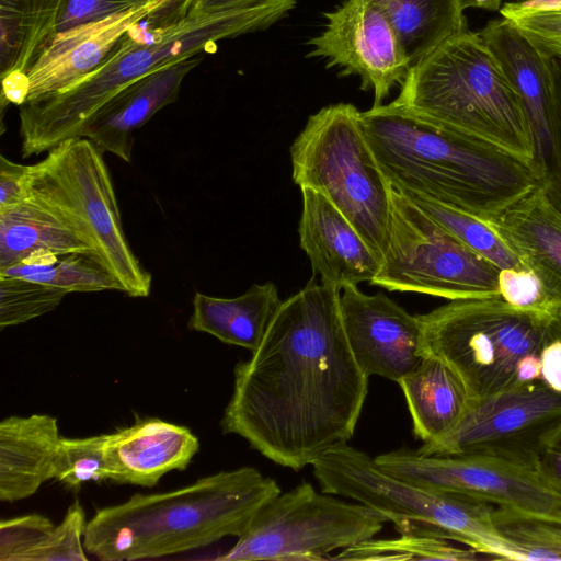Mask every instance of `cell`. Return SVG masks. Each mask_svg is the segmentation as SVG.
<instances>
[{
  "label": "cell",
  "mask_w": 561,
  "mask_h": 561,
  "mask_svg": "<svg viewBox=\"0 0 561 561\" xmlns=\"http://www.w3.org/2000/svg\"><path fill=\"white\" fill-rule=\"evenodd\" d=\"M341 290L310 280L282 300L259 347L234 367L224 434L299 471L354 435L368 376L348 346Z\"/></svg>",
  "instance_id": "6da1fadb"
},
{
  "label": "cell",
  "mask_w": 561,
  "mask_h": 561,
  "mask_svg": "<svg viewBox=\"0 0 561 561\" xmlns=\"http://www.w3.org/2000/svg\"><path fill=\"white\" fill-rule=\"evenodd\" d=\"M360 121L382 174L401 193L490 220L540 184L524 160L394 101L360 112Z\"/></svg>",
  "instance_id": "7a4b0ae2"
},
{
  "label": "cell",
  "mask_w": 561,
  "mask_h": 561,
  "mask_svg": "<svg viewBox=\"0 0 561 561\" xmlns=\"http://www.w3.org/2000/svg\"><path fill=\"white\" fill-rule=\"evenodd\" d=\"M295 5L296 0H263L205 15H186L161 27L140 22L93 72L65 90L19 106L22 158L80 137L90 119L134 81L165 65L213 53L222 39L266 28Z\"/></svg>",
  "instance_id": "3957f363"
},
{
  "label": "cell",
  "mask_w": 561,
  "mask_h": 561,
  "mask_svg": "<svg viewBox=\"0 0 561 561\" xmlns=\"http://www.w3.org/2000/svg\"><path fill=\"white\" fill-rule=\"evenodd\" d=\"M278 483L244 466L162 493H136L87 523L84 549L102 561L161 558L240 537L280 493Z\"/></svg>",
  "instance_id": "277c9868"
},
{
  "label": "cell",
  "mask_w": 561,
  "mask_h": 561,
  "mask_svg": "<svg viewBox=\"0 0 561 561\" xmlns=\"http://www.w3.org/2000/svg\"><path fill=\"white\" fill-rule=\"evenodd\" d=\"M394 102L500 147L536 171L531 133L518 94L479 32L467 28L411 67Z\"/></svg>",
  "instance_id": "5b68a950"
},
{
  "label": "cell",
  "mask_w": 561,
  "mask_h": 561,
  "mask_svg": "<svg viewBox=\"0 0 561 561\" xmlns=\"http://www.w3.org/2000/svg\"><path fill=\"white\" fill-rule=\"evenodd\" d=\"M427 355L446 363L472 400L540 380V354L561 317L501 296L449 300L419 314Z\"/></svg>",
  "instance_id": "8992f818"
},
{
  "label": "cell",
  "mask_w": 561,
  "mask_h": 561,
  "mask_svg": "<svg viewBox=\"0 0 561 561\" xmlns=\"http://www.w3.org/2000/svg\"><path fill=\"white\" fill-rule=\"evenodd\" d=\"M311 466L322 492L374 508L393 522L400 534L440 537L465 543L489 559L508 560V542L494 525L495 505L489 502L394 478L347 443L330 447Z\"/></svg>",
  "instance_id": "52a82bcc"
},
{
  "label": "cell",
  "mask_w": 561,
  "mask_h": 561,
  "mask_svg": "<svg viewBox=\"0 0 561 561\" xmlns=\"http://www.w3.org/2000/svg\"><path fill=\"white\" fill-rule=\"evenodd\" d=\"M30 197L59 216L92 250L129 297L150 295L152 276L142 267L125 236L103 152L76 137L47 151L28 172Z\"/></svg>",
  "instance_id": "ba28073f"
},
{
  "label": "cell",
  "mask_w": 561,
  "mask_h": 561,
  "mask_svg": "<svg viewBox=\"0 0 561 561\" xmlns=\"http://www.w3.org/2000/svg\"><path fill=\"white\" fill-rule=\"evenodd\" d=\"M293 180L327 197L381 259L388 248L390 184L348 103L311 115L290 147Z\"/></svg>",
  "instance_id": "9c48e42d"
},
{
  "label": "cell",
  "mask_w": 561,
  "mask_h": 561,
  "mask_svg": "<svg viewBox=\"0 0 561 561\" xmlns=\"http://www.w3.org/2000/svg\"><path fill=\"white\" fill-rule=\"evenodd\" d=\"M369 284L448 300L501 296L500 270L392 186L388 248Z\"/></svg>",
  "instance_id": "30bf717a"
},
{
  "label": "cell",
  "mask_w": 561,
  "mask_h": 561,
  "mask_svg": "<svg viewBox=\"0 0 561 561\" xmlns=\"http://www.w3.org/2000/svg\"><path fill=\"white\" fill-rule=\"evenodd\" d=\"M387 517L301 482L268 501L219 561H314L374 538Z\"/></svg>",
  "instance_id": "8fae6325"
},
{
  "label": "cell",
  "mask_w": 561,
  "mask_h": 561,
  "mask_svg": "<svg viewBox=\"0 0 561 561\" xmlns=\"http://www.w3.org/2000/svg\"><path fill=\"white\" fill-rule=\"evenodd\" d=\"M561 426V391L533 382L472 400L445 436L423 443V455H472L535 469L550 437Z\"/></svg>",
  "instance_id": "7c38bea8"
},
{
  "label": "cell",
  "mask_w": 561,
  "mask_h": 561,
  "mask_svg": "<svg viewBox=\"0 0 561 561\" xmlns=\"http://www.w3.org/2000/svg\"><path fill=\"white\" fill-rule=\"evenodd\" d=\"M383 472L424 489L529 513L561 515V499L535 469L472 455H423L399 448L374 457Z\"/></svg>",
  "instance_id": "4fadbf2b"
},
{
  "label": "cell",
  "mask_w": 561,
  "mask_h": 561,
  "mask_svg": "<svg viewBox=\"0 0 561 561\" xmlns=\"http://www.w3.org/2000/svg\"><path fill=\"white\" fill-rule=\"evenodd\" d=\"M324 16V30L308 43L309 56L358 76L360 88L374 92V106L381 105L410 70L385 10L378 0H345Z\"/></svg>",
  "instance_id": "5bb4252c"
},
{
  "label": "cell",
  "mask_w": 561,
  "mask_h": 561,
  "mask_svg": "<svg viewBox=\"0 0 561 561\" xmlns=\"http://www.w3.org/2000/svg\"><path fill=\"white\" fill-rule=\"evenodd\" d=\"M340 311L351 352L370 377L399 382L425 357L419 316H412L385 294L368 295L347 286Z\"/></svg>",
  "instance_id": "9a60e30c"
},
{
  "label": "cell",
  "mask_w": 561,
  "mask_h": 561,
  "mask_svg": "<svg viewBox=\"0 0 561 561\" xmlns=\"http://www.w3.org/2000/svg\"><path fill=\"white\" fill-rule=\"evenodd\" d=\"M164 0L56 33L25 77L26 101L65 90L102 66L126 34ZM25 101V102H26Z\"/></svg>",
  "instance_id": "2e32d148"
},
{
  "label": "cell",
  "mask_w": 561,
  "mask_h": 561,
  "mask_svg": "<svg viewBox=\"0 0 561 561\" xmlns=\"http://www.w3.org/2000/svg\"><path fill=\"white\" fill-rule=\"evenodd\" d=\"M300 191V248L321 283L342 290L370 282L381 267V259L327 197L308 187Z\"/></svg>",
  "instance_id": "e0dca14e"
},
{
  "label": "cell",
  "mask_w": 561,
  "mask_h": 561,
  "mask_svg": "<svg viewBox=\"0 0 561 561\" xmlns=\"http://www.w3.org/2000/svg\"><path fill=\"white\" fill-rule=\"evenodd\" d=\"M203 57L196 55L165 65L128 84L90 119L80 137L89 139L103 153L111 152L130 162L136 130L178 100L184 78Z\"/></svg>",
  "instance_id": "ac0fdd59"
},
{
  "label": "cell",
  "mask_w": 561,
  "mask_h": 561,
  "mask_svg": "<svg viewBox=\"0 0 561 561\" xmlns=\"http://www.w3.org/2000/svg\"><path fill=\"white\" fill-rule=\"evenodd\" d=\"M479 34L518 94L534 142L535 169L541 180L551 138L549 56L504 18L489 21Z\"/></svg>",
  "instance_id": "d6986e66"
},
{
  "label": "cell",
  "mask_w": 561,
  "mask_h": 561,
  "mask_svg": "<svg viewBox=\"0 0 561 561\" xmlns=\"http://www.w3.org/2000/svg\"><path fill=\"white\" fill-rule=\"evenodd\" d=\"M199 440L182 425L148 417L107 434L106 455L113 481L151 488L173 470L187 468Z\"/></svg>",
  "instance_id": "ffe728a7"
},
{
  "label": "cell",
  "mask_w": 561,
  "mask_h": 561,
  "mask_svg": "<svg viewBox=\"0 0 561 561\" xmlns=\"http://www.w3.org/2000/svg\"><path fill=\"white\" fill-rule=\"evenodd\" d=\"M486 221L561 307V211L541 183Z\"/></svg>",
  "instance_id": "44dd1931"
},
{
  "label": "cell",
  "mask_w": 561,
  "mask_h": 561,
  "mask_svg": "<svg viewBox=\"0 0 561 561\" xmlns=\"http://www.w3.org/2000/svg\"><path fill=\"white\" fill-rule=\"evenodd\" d=\"M61 436L48 414L11 415L0 423V500L32 496L54 478Z\"/></svg>",
  "instance_id": "7402d4cb"
},
{
  "label": "cell",
  "mask_w": 561,
  "mask_h": 561,
  "mask_svg": "<svg viewBox=\"0 0 561 561\" xmlns=\"http://www.w3.org/2000/svg\"><path fill=\"white\" fill-rule=\"evenodd\" d=\"M65 0H0L1 108L26 101L25 77L56 34Z\"/></svg>",
  "instance_id": "603a6c76"
},
{
  "label": "cell",
  "mask_w": 561,
  "mask_h": 561,
  "mask_svg": "<svg viewBox=\"0 0 561 561\" xmlns=\"http://www.w3.org/2000/svg\"><path fill=\"white\" fill-rule=\"evenodd\" d=\"M398 383L412 417L413 433L423 443L448 434L472 402L460 377L446 363L431 355Z\"/></svg>",
  "instance_id": "cb8c5ba5"
},
{
  "label": "cell",
  "mask_w": 561,
  "mask_h": 561,
  "mask_svg": "<svg viewBox=\"0 0 561 561\" xmlns=\"http://www.w3.org/2000/svg\"><path fill=\"white\" fill-rule=\"evenodd\" d=\"M280 302L277 287L272 282L253 284L234 298L195 293L187 327L253 353Z\"/></svg>",
  "instance_id": "d4e9b609"
},
{
  "label": "cell",
  "mask_w": 561,
  "mask_h": 561,
  "mask_svg": "<svg viewBox=\"0 0 561 561\" xmlns=\"http://www.w3.org/2000/svg\"><path fill=\"white\" fill-rule=\"evenodd\" d=\"M36 251L58 255L88 254L92 250L53 210L30 197L0 209V271L22 262Z\"/></svg>",
  "instance_id": "484cf974"
},
{
  "label": "cell",
  "mask_w": 561,
  "mask_h": 561,
  "mask_svg": "<svg viewBox=\"0 0 561 561\" xmlns=\"http://www.w3.org/2000/svg\"><path fill=\"white\" fill-rule=\"evenodd\" d=\"M410 68L467 30L461 0H378Z\"/></svg>",
  "instance_id": "4316f807"
},
{
  "label": "cell",
  "mask_w": 561,
  "mask_h": 561,
  "mask_svg": "<svg viewBox=\"0 0 561 561\" xmlns=\"http://www.w3.org/2000/svg\"><path fill=\"white\" fill-rule=\"evenodd\" d=\"M493 522L508 542V560H561V515L495 506Z\"/></svg>",
  "instance_id": "83f0119b"
},
{
  "label": "cell",
  "mask_w": 561,
  "mask_h": 561,
  "mask_svg": "<svg viewBox=\"0 0 561 561\" xmlns=\"http://www.w3.org/2000/svg\"><path fill=\"white\" fill-rule=\"evenodd\" d=\"M404 195L442 228L492 262L500 271L524 268L486 220L422 195Z\"/></svg>",
  "instance_id": "f1b7e54d"
},
{
  "label": "cell",
  "mask_w": 561,
  "mask_h": 561,
  "mask_svg": "<svg viewBox=\"0 0 561 561\" xmlns=\"http://www.w3.org/2000/svg\"><path fill=\"white\" fill-rule=\"evenodd\" d=\"M0 276H12L47 284L68 293L118 290V282L88 254L70 253L39 263H18L0 271Z\"/></svg>",
  "instance_id": "f546056e"
},
{
  "label": "cell",
  "mask_w": 561,
  "mask_h": 561,
  "mask_svg": "<svg viewBox=\"0 0 561 561\" xmlns=\"http://www.w3.org/2000/svg\"><path fill=\"white\" fill-rule=\"evenodd\" d=\"M479 552L460 549L448 539L401 534L396 539H368L345 548L335 560H476Z\"/></svg>",
  "instance_id": "4dcf8cb0"
},
{
  "label": "cell",
  "mask_w": 561,
  "mask_h": 561,
  "mask_svg": "<svg viewBox=\"0 0 561 561\" xmlns=\"http://www.w3.org/2000/svg\"><path fill=\"white\" fill-rule=\"evenodd\" d=\"M106 439L107 434L80 438L61 437L54 479L73 490L90 481H113V471L106 455Z\"/></svg>",
  "instance_id": "1f68e13d"
},
{
  "label": "cell",
  "mask_w": 561,
  "mask_h": 561,
  "mask_svg": "<svg viewBox=\"0 0 561 561\" xmlns=\"http://www.w3.org/2000/svg\"><path fill=\"white\" fill-rule=\"evenodd\" d=\"M67 290L28 279L0 276V329L19 325L55 310Z\"/></svg>",
  "instance_id": "d6a6232c"
},
{
  "label": "cell",
  "mask_w": 561,
  "mask_h": 561,
  "mask_svg": "<svg viewBox=\"0 0 561 561\" xmlns=\"http://www.w3.org/2000/svg\"><path fill=\"white\" fill-rule=\"evenodd\" d=\"M55 525L44 515L27 514L0 522V561H30Z\"/></svg>",
  "instance_id": "836d02e7"
},
{
  "label": "cell",
  "mask_w": 561,
  "mask_h": 561,
  "mask_svg": "<svg viewBox=\"0 0 561 561\" xmlns=\"http://www.w3.org/2000/svg\"><path fill=\"white\" fill-rule=\"evenodd\" d=\"M499 12L543 54L561 56V10L526 9L511 1Z\"/></svg>",
  "instance_id": "e575fe53"
},
{
  "label": "cell",
  "mask_w": 561,
  "mask_h": 561,
  "mask_svg": "<svg viewBox=\"0 0 561 561\" xmlns=\"http://www.w3.org/2000/svg\"><path fill=\"white\" fill-rule=\"evenodd\" d=\"M87 523L83 507L76 500L68 507L62 522L55 526L47 541L31 556L30 561H87L83 545Z\"/></svg>",
  "instance_id": "d590c367"
},
{
  "label": "cell",
  "mask_w": 561,
  "mask_h": 561,
  "mask_svg": "<svg viewBox=\"0 0 561 561\" xmlns=\"http://www.w3.org/2000/svg\"><path fill=\"white\" fill-rule=\"evenodd\" d=\"M551 77V138L540 183L552 205L561 211V56H549Z\"/></svg>",
  "instance_id": "8d00e7d4"
},
{
  "label": "cell",
  "mask_w": 561,
  "mask_h": 561,
  "mask_svg": "<svg viewBox=\"0 0 561 561\" xmlns=\"http://www.w3.org/2000/svg\"><path fill=\"white\" fill-rule=\"evenodd\" d=\"M500 295L508 304L561 317L539 277L528 268L500 271Z\"/></svg>",
  "instance_id": "74e56055"
},
{
  "label": "cell",
  "mask_w": 561,
  "mask_h": 561,
  "mask_svg": "<svg viewBox=\"0 0 561 561\" xmlns=\"http://www.w3.org/2000/svg\"><path fill=\"white\" fill-rule=\"evenodd\" d=\"M151 1V0H150ZM146 0H65L57 31L96 22L114 14L142 5Z\"/></svg>",
  "instance_id": "f35d334b"
},
{
  "label": "cell",
  "mask_w": 561,
  "mask_h": 561,
  "mask_svg": "<svg viewBox=\"0 0 561 561\" xmlns=\"http://www.w3.org/2000/svg\"><path fill=\"white\" fill-rule=\"evenodd\" d=\"M31 165L15 163L0 156V209L30 198L28 172Z\"/></svg>",
  "instance_id": "ab89813d"
},
{
  "label": "cell",
  "mask_w": 561,
  "mask_h": 561,
  "mask_svg": "<svg viewBox=\"0 0 561 561\" xmlns=\"http://www.w3.org/2000/svg\"><path fill=\"white\" fill-rule=\"evenodd\" d=\"M535 470L561 499V426L548 440L537 460Z\"/></svg>",
  "instance_id": "60d3db41"
},
{
  "label": "cell",
  "mask_w": 561,
  "mask_h": 561,
  "mask_svg": "<svg viewBox=\"0 0 561 561\" xmlns=\"http://www.w3.org/2000/svg\"><path fill=\"white\" fill-rule=\"evenodd\" d=\"M540 380L561 391V327L549 337L540 354Z\"/></svg>",
  "instance_id": "b9f144b4"
},
{
  "label": "cell",
  "mask_w": 561,
  "mask_h": 561,
  "mask_svg": "<svg viewBox=\"0 0 561 561\" xmlns=\"http://www.w3.org/2000/svg\"><path fill=\"white\" fill-rule=\"evenodd\" d=\"M260 1L263 0H187L183 10V18L186 15L197 16L231 10L254 4Z\"/></svg>",
  "instance_id": "7bdbcfd3"
},
{
  "label": "cell",
  "mask_w": 561,
  "mask_h": 561,
  "mask_svg": "<svg viewBox=\"0 0 561 561\" xmlns=\"http://www.w3.org/2000/svg\"><path fill=\"white\" fill-rule=\"evenodd\" d=\"M517 3L526 9L561 10V0H524Z\"/></svg>",
  "instance_id": "ee69618b"
},
{
  "label": "cell",
  "mask_w": 561,
  "mask_h": 561,
  "mask_svg": "<svg viewBox=\"0 0 561 561\" xmlns=\"http://www.w3.org/2000/svg\"><path fill=\"white\" fill-rule=\"evenodd\" d=\"M502 4V0H461L462 9L468 8H478L484 9L488 11H500Z\"/></svg>",
  "instance_id": "f6af8a7d"
},
{
  "label": "cell",
  "mask_w": 561,
  "mask_h": 561,
  "mask_svg": "<svg viewBox=\"0 0 561 561\" xmlns=\"http://www.w3.org/2000/svg\"><path fill=\"white\" fill-rule=\"evenodd\" d=\"M512 1H514V2H522V1H524V0H512Z\"/></svg>",
  "instance_id": "bcb514c9"
},
{
  "label": "cell",
  "mask_w": 561,
  "mask_h": 561,
  "mask_svg": "<svg viewBox=\"0 0 561 561\" xmlns=\"http://www.w3.org/2000/svg\"><path fill=\"white\" fill-rule=\"evenodd\" d=\"M146 1H150V0H146Z\"/></svg>",
  "instance_id": "7dc6e473"
}]
</instances>
